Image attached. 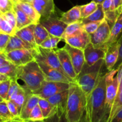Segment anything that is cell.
<instances>
[{"label": "cell", "instance_id": "cell-1", "mask_svg": "<svg viewBox=\"0 0 122 122\" xmlns=\"http://www.w3.org/2000/svg\"><path fill=\"white\" fill-rule=\"evenodd\" d=\"M105 74L103 75L100 74L93 89L86 98L83 121L105 122Z\"/></svg>", "mask_w": 122, "mask_h": 122}, {"label": "cell", "instance_id": "cell-2", "mask_svg": "<svg viewBox=\"0 0 122 122\" xmlns=\"http://www.w3.org/2000/svg\"><path fill=\"white\" fill-rule=\"evenodd\" d=\"M86 106V97L80 86L71 82L65 118L68 122H79L83 117Z\"/></svg>", "mask_w": 122, "mask_h": 122}, {"label": "cell", "instance_id": "cell-3", "mask_svg": "<svg viewBox=\"0 0 122 122\" xmlns=\"http://www.w3.org/2000/svg\"><path fill=\"white\" fill-rule=\"evenodd\" d=\"M17 79L23 81L25 86L32 92L38 90L45 80L44 74L35 60L17 66Z\"/></svg>", "mask_w": 122, "mask_h": 122}, {"label": "cell", "instance_id": "cell-4", "mask_svg": "<svg viewBox=\"0 0 122 122\" xmlns=\"http://www.w3.org/2000/svg\"><path fill=\"white\" fill-rule=\"evenodd\" d=\"M104 64V59H100L89 66L84 63L80 73L75 79V82L80 86L86 98L89 95L100 76L102 67Z\"/></svg>", "mask_w": 122, "mask_h": 122}, {"label": "cell", "instance_id": "cell-5", "mask_svg": "<svg viewBox=\"0 0 122 122\" xmlns=\"http://www.w3.org/2000/svg\"><path fill=\"white\" fill-rule=\"evenodd\" d=\"M117 70L108 71L105 74L106 100H105V122H108L109 116L118 92V83L117 76Z\"/></svg>", "mask_w": 122, "mask_h": 122}, {"label": "cell", "instance_id": "cell-6", "mask_svg": "<svg viewBox=\"0 0 122 122\" xmlns=\"http://www.w3.org/2000/svg\"><path fill=\"white\" fill-rule=\"evenodd\" d=\"M69 83L44 80L42 82L40 88L33 92L32 94L38 95L39 98L47 99L55 94L69 89Z\"/></svg>", "mask_w": 122, "mask_h": 122}, {"label": "cell", "instance_id": "cell-7", "mask_svg": "<svg viewBox=\"0 0 122 122\" xmlns=\"http://www.w3.org/2000/svg\"><path fill=\"white\" fill-rule=\"evenodd\" d=\"M35 49H19L4 54L8 61L17 66H19L27 64L35 60Z\"/></svg>", "mask_w": 122, "mask_h": 122}, {"label": "cell", "instance_id": "cell-8", "mask_svg": "<svg viewBox=\"0 0 122 122\" xmlns=\"http://www.w3.org/2000/svg\"><path fill=\"white\" fill-rule=\"evenodd\" d=\"M68 97V89H67L55 94L47 99L52 107L51 117L56 116L57 118L61 119V117L65 114L67 109Z\"/></svg>", "mask_w": 122, "mask_h": 122}, {"label": "cell", "instance_id": "cell-9", "mask_svg": "<svg viewBox=\"0 0 122 122\" xmlns=\"http://www.w3.org/2000/svg\"><path fill=\"white\" fill-rule=\"evenodd\" d=\"M111 27L104 19L95 32L90 34V43L96 48H100L108 41L110 35Z\"/></svg>", "mask_w": 122, "mask_h": 122}, {"label": "cell", "instance_id": "cell-10", "mask_svg": "<svg viewBox=\"0 0 122 122\" xmlns=\"http://www.w3.org/2000/svg\"><path fill=\"white\" fill-rule=\"evenodd\" d=\"M38 63L41 70L44 74V78L45 81H53V82H66V83H71L74 82L75 81L71 79L67 76L63 75L62 72L59 70L49 66L47 64L44 63L38 60H35Z\"/></svg>", "mask_w": 122, "mask_h": 122}, {"label": "cell", "instance_id": "cell-11", "mask_svg": "<svg viewBox=\"0 0 122 122\" xmlns=\"http://www.w3.org/2000/svg\"><path fill=\"white\" fill-rule=\"evenodd\" d=\"M41 24L48 31L50 35L61 37L63 35L67 25L61 21L59 19L50 16L43 18L39 21Z\"/></svg>", "mask_w": 122, "mask_h": 122}, {"label": "cell", "instance_id": "cell-12", "mask_svg": "<svg viewBox=\"0 0 122 122\" xmlns=\"http://www.w3.org/2000/svg\"><path fill=\"white\" fill-rule=\"evenodd\" d=\"M71 58L72 64L77 75H78L85 63L83 50L71 46L67 43L63 46Z\"/></svg>", "mask_w": 122, "mask_h": 122}, {"label": "cell", "instance_id": "cell-13", "mask_svg": "<svg viewBox=\"0 0 122 122\" xmlns=\"http://www.w3.org/2000/svg\"><path fill=\"white\" fill-rule=\"evenodd\" d=\"M54 50L56 54L58 56L59 61L65 73L67 74L68 77H70L75 82V79L77 75L75 73L74 67L71 60V58L67 51L63 48H56Z\"/></svg>", "mask_w": 122, "mask_h": 122}, {"label": "cell", "instance_id": "cell-14", "mask_svg": "<svg viewBox=\"0 0 122 122\" xmlns=\"http://www.w3.org/2000/svg\"><path fill=\"white\" fill-rule=\"evenodd\" d=\"M85 63L89 66H92L100 59H104L105 52L100 48L94 47L90 42L83 50Z\"/></svg>", "mask_w": 122, "mask_h": 122}, {"label": "cell", "instance_id": "cell-15", "mask_svg": "<svg viewBox=\"0 0 122 122\" xmlns=\"http://www.w3.org/2000/svg\"><path fill=\"white\" fill-rule=\"evenodd\" d=\"M64 41L71 46L83 50L90 42V35L84 30L65 38Z\"/></svg>", "mask_w": 122, "mask_h": 122}, {"label": "cell", "instance_id": "cell-16", "mask_svg": "<svg viewBox=\"0 0 122 122\" xmlns=\"http://www.w3.org/2000/svg\"><path fill=\"white\" fill-rule=\"evenodd\" d=\"M116 76H117L118 83V92H117V96L112 105L107 122H111L112 118L117 114V112L122 108V64L117 69Z\"/></svg>", "mask_w": 122, "mask_h": 122}, {"label": "cell", "instance_id": "cell-17", "mask_svg": "<svg viewBox=\"0 0 122 122\" xmlns=\"http://www.w3.org/2000/svg\"><path fill=\"white\" fill-rule=\"evenodd\" d=\"M31 4L40 14L41 17H49L55 13L53 0H33Z\"/></svg>", "mask_w": 122, "mask_h": 122}, {"label": "cell", "instance_id": "cell-18", "mask_svg": "<svg viewBox=\"0 0 122 122\" xmlns=\"http://www.w3.org/2000/svg\"><path fill=\"white\" fill-rule=\"evenodd\" d=\"M39 97L30 92L27 95L25 101L22 107L20 114V119L22 122H29V116L35 106L38 103Z\"/></svg>", "mask_w": 122, "mask_h": 122}, {"label": "cell", "instance_id": "cell-19", "mask_svg": "<svg viewBox=\"0 0 122 122\" xmlns=\"http://www.w3.org/2000/svg\"><path fill=\"white\" fill-rule=\"evenodd\" d=\"M122 35V12L118 17L116 22L111 28L110 38L108 41L102 46L101 48L106 51L110 45L117 42Z\"/></svg>", "mask_w": 122, "mask_h": 122}, {"label": "cell", "instance_id": "cell-20", "mask_svg": "<svg viewBox=\"0 0 122 122\" xmlns=\"http://www.w3.org/2000/svg\"><path fill=\"white\" fill-rule=\"evenodd\" d=\"M35 24L32 23L27 26L18 30L15 32L16 35L22 39L27 44L31 45L33 48H37V45L35 43L34 37V28Z\"/></svg>", "mask_w": 122, "mask_h": 122}, {"label": "cell", "instance_id": "cell-21", "mask_svg": "<svg viewBox=\"0 0 122 122\" xmlns=\"http://www.w3.org/2000/svg\"><path fill=\"white\" fill-rule=\"evenodd\" d=\"M118 56V42L111 44L107 48L104 58V64L108 71L112 70Z\"/></svg>", "mask_w": 122, "mask_h": 122}, {"label": "cell", "instance_id": "cell-22", "mask_svg": "<svg viewBox=\"0 0 122 122\" xmlns=\"http://www.w3.org/2000/svg\"><path fill=\"white\" fill-rule=\"evenodd\" d=\"M13 2L27 15V16L32 20L33 23L37 24L39 23L41 20V15L35 9L32 4L24 1H13Z\"/></svg>", "mask_w": 122, "mask_h": 122}, {"label": "cell", "instance_id": "cell-23", "mask_svg": "<svg viewBox=\"0 0 122 122\" xmlns=\"http://www.w3.org/2000/svg\"><path fill=\"white\" fill-rule=\"evenodd\" d=\"M33 48L29 44H27L25 41L20 39L15 34L11 35L8 40V43L5 48L3 52L4 53L9 51L19 49H33Z\"/></svg>", "mask_w": 122, "mask_h": 122}, {"label": "cell", "instance_id": "cell-24", "mask_svg": "<svg viewBox=\"0 0 122 122\" xmlns=\"http://www.w3.org/2000/svg\"><path fill=\"white\" fill-rule=\"evenodd\" d=\"M59 19L67 25L77 21H81V17L80 5L75 6L68 11L63 13Z\"/></svg>", "mask_w": 122, "mask_h": 122}, {"label": "cell", "instance_id": "cell-25", "mask_svg": "<svg viewBox=\"0 0 122 122\" xmlns=\"http://www.w3.org/2000/svg\"><path fill=\"white\" fill-rule=\"evenodd\" d=\"M13 11L15 14L16 19V31L33 23L27 15L14 3L13 5Z\"/></svg>", "mask_w": 122, "mask_h": 122}, {"label": "cell", "instance_id": "cell-26", "mask_svg": "<svg viewBox=\"0 0 122 122\" xmlns=\"http://www.w3.org/2000/svg\"><path fill=\"white\" fill-rule=\"evenodd\" d=\"M105 19V14L101 4H98L97 8L90 15L84 19H81V22L83 25L90 22L102 21Z\"/></svg>", "mask_w": 122, "mask_h": 122}, {"label": "cell", "instance_id": "cell-27", "mask_svg": "<svg viewBox=\"0 0 122 122\" xmlns=\"http://www.w3.org/2000/svg\"><path fill=\"white\" fill-rule=\"evenodd\" d=\"M50 34L45 27L40 23L35 24L34 28V37L35 43L37 45H39L44 41H45Z\"/></svg>", "mask_w": 122, "mask_h": 122}, {"label": "cell", "instance_id": "cell-28", "mask_svg": "<svg viewBox=\"0 0 122 122\" xmlns=\"http://www.w3.org/2000/svg\"><path fill=\"white\" fill-rule=\"evenodd\" d=\"M82 30H83V25L81 24V21L69 24L67 25L63 35L61 36V38L63 40L65 38L77 34Z\"/></svg>", "mask_w": 122, "mask_h": 122}, {"label": "cell", "instance_id": "cell-29", "mask_svg": "<svg viewBox=\"0 0 122 122\" xmlns=\"http://www.w3.org/2000/svg\"><path fill=\"white\" fill-rule=\"evenodd\" d=\"M42 114L44 118V120L51 117V112H52V107L47 99L39 98L38 103Z\"/></svg>", "mask_w": 122, "mask_h": 122}, {"label": "cell", "instance_id": "cell-30", "mask_svg": "<svg viewBox=\"0 0 122 122\" xmlns=\"http://www.w3.org/2000/svg\"><path fill=\"white\" fill-rule=\"evenodd\" d=\"M0 118L2 122H14V117L10 112L6 100L0 102Z\"/></svg>", "mask_w": 122, "mask_h": 122}, {"label": "cell", "instance_id": "cell-31", "mask_svg": "<svg viewBox=\"0 0 122 122\" xmlns=\"http://www.w3.org/2000/svg\"><path fill=\"white\" fill-rule=\"evenodd\" d=\"M17 66L10 63L7 65L0 67V73L8 76L10 79H17Z\"/></svg>", "mask_w": 122, "mask_h": 122}, {"label": "cell", "instance_id": "cell-32", "mask_svg": "<svg viewBox=\"0 0 122 122\" xmlns=\"http://www.w3.org/2000/svg\"><path fill=\"white\" fill-rule=\"evenodd\" d=\"M62 40L61 37L49 35V36L39 46L42 48L47 49H55L57 48V45L59 42Z\"/></svg>", "mask_w": 122, "mask_h": 122}, {"label": "cell", "instance_id": "cell-33", "mask_svg": "<svg viewBox=\"0 0 122 122\" xmlns=\"http://www.w3.org/2000/svg\"><path fill=\"white\" fill-rule=\"evenodd\" d=\"M97 6H98V4L93 1L87 4L80 5L81 19L86 18L90 15L96 10Z\"/></svg>", "mask_w": 122, "mask_h": 122}, {"label": "cell", "instance_id": "cell-34", "mask_svg": "<svg viewBox=\"0 0 122 122\" xmlns=\"http://www.w3.org/2000/svg\"><path fill=\"white\" fill-rule=\"evenodd\" d=\"M29 122H37L44 121V118L42 114L41 110L39 108L38 104L35 106L34 108L31 111L29 116Z\"/></svg>", "mask_w": 122, "mask_h": 122}, {"label": "cell", "instance_id": "cell-35", "mask_svg": "<svg viewBox=\"0 0 122 122\" xmlns=\"http://www.w3.org/2000/svg\"><path fill=\"white\" fill-rule=\"evenodd\" d=\"M0 32L11 36L15 34L16 30L7 20L1 17L0 20Z\"/></svg>", "mask_w": 122, "mask_h": 122}, {"label": "cell", "instance_id": "cell-36", "mask_svg": "<svg viewBox=\"0 0 122 122\" xmlns=\"http://www.w3.org/2000/svg\"><path fill=\"white\" fill-rule=\"evenodd\" d=\"M10 112L14 117V122H22L20 119V112L15 104L11 100H6Z\"/></svg>", "mask_w": 122, "mask_h": 122}, {"label": "cell", "instance_id": "cell-37", "mask_svg": "<svg viewBox=\"0 0 122 122\" xmlns=\"http://www.w3.org/2000/svg\"><path fill=\"white\" fill-rule=\"evenodd\" d=\"M10 83V79L0 82V97L4 100H6L7 98Z\"/></svg>", "mask_w": 122, "mask_h": 122}, {"label": "cell", "instance_id": "cell-38", "mask_svg": "<svg viewBox=\"0 0 122 122\" xmlns=\"http://www.w3.org/2000/svg\"><path fill=\"white\" fill-rule=\"evenodd\" d=\"M14 2L13 0H0V13L2 14L13 10Z\"/></svg>", "mask_w": 122, "mask_h": 122}, {"label": "cell", "instance_id": "cell-39", "mask_svg": "<svg viewBox=\"0 0 122 122\" xmlns=\"http://www.w3.org/2000/svg\"><path fill=\"white\" fill-rule=\"evenodd\" d=\"M1 16L10 24L11 26L13 27V29H14L16 32V19L15 14L13 11V10L2 14Z\"/></svg>", "mask_w": 122, "mask_h": 122}, {"label": "cell", "instance_id": "cell-40", "mask_svg": "<svg viewBox=\"0 0 122 122\" xmlns=\"http://www.w3.org/2000/svg\"><path fill=\"white\" fill-rule=\"evenodd\" d=\"M20 87H21V85H19V83H18L17 79H11L10 85L9 90H8V95H7L6 100H9L13 94H15L20 89Z\"/></svg>", "mask_w": 122, "mask_h": 122}, {"label": "cell", "instance_id": "cell-41", "mask_svg": "<svg viewBox=\"0 0 122 122\" xmlns=\"http://www.w3.org/2000/svg\"><path fill=\"white\" fill-rule=\"evenodd\" d=\"M102 21H96V22H90L84 24L83 25V29L88 34H91L95 32L96 30L98 29V26Z\"/></svg>", "mask_w": 122, "mask_h": 122}, {"label": "cell", "instance_id": "cell-42", "mask_svg": "<svg viewBox=\"0 0 122 122\" xmlns=\"http://www.w3.org/2000/svg\"><path fill=\"white\" fill-rule=\"evenodd\" d=\"M118 45V56L116 63L112 70H117L120 66L122 64V35L117 41Z\"/></svg>", "mask_w": 122, "mask_h": 122}, {"label": "cell", "instance_id": "cell-43", "mask_svg": "<svg viewBox=\"0 0 122 122\" xmlns=\"http://www.w3.org/2000/svg\"><path fill=\"white\" fill-rule=\"evenodd\" d=\"M10 35L5 33H0V52H3L8 43Z\"/></svg>", "mask_w": 122, "mask_h": 122}, {"label": "cell", "instance_id": "cell-44", "mask_svg": "<svg viewBox=\"0 0 122 122\" xmlns=\"http://www.w3.org/2000/svg\"><path fill=\"white\" fill-rule=\"evenodd\" d=\"M111 10H115L121 14L122 12V0H112L111 4Z\"/></svg>", "mask_w": 122, "mask_h": 122}, {"label": "cell", "instance_id": "cell-45", "mask_svg": "<svg viewBox=\"0 0 122 122\" xmlns=\"http://www.w3.org/2000/svg\"><path fill=\"white\" fill-rule=\"evenodd\" d=\"M101 4L103 10H104V12L105 13V12L107 11L110 10L111 9V4H112V0H104Z\"/></svg>", "mask_w": 122, "mask_h": 122}, {"label": "cell", "instance_id": "cell-46", "mask_svg": "<svg viewBox=\"0 0 122 122\" xmlns=\"http://www.w3.org/2000/svg\"><path fill=\"white\" fill-rule=\"evenodd\" d=\"M11 63L10 62L8 61L6 58V56L4 52H0V67L3 66L7 65V64Z\"/></svg>", "mask_w": 122, "mask_h": 122}, {"label": "cell", "instance_id": "cell-47", "mask_svg": "<svg viewBox=\"0 0 122 122\" xmlns=\"http://www.w3.org/2000/svg\"><path fill=\"white\" fill-rule=\"evenodd\" d=\"M111 122H122V108L112 118Z\"/></svg>", "mask_w": 122, "mask_h": 122}, {"label": "cell", "instance_id": "cell-48", "mask_svg": "<svg viewBox=\"0 0 122 122\" xmlns=\"http://www.w3.org/2000/svg\"><path fill=\"white\" fill-rule=\"evenodd\" d=\"M10 79L8 76H6V75H3V74L0 73V82H2V81H6V80L8 79Z\"/></svg>", "mask_w": 122, "mask_h": 122}, {"label": "cell", "instance_id": "cell-49", "mask_svg": "<svg viewBox=\"0 0 122 122\" xmlns=\"http://www.w3.org/2000/svg\"><path fill=\"white\" fill-rule=\"evenodd\" d=\"M93 1L95 2L97 4H102L104 0H92Z\"/></svg>", "mask_w": 122, "mask_h": 122}, {"label": "cell", "instance_id": "cell-50", "mask_svg": "<svg viewBox=\"0 0 122 122\" xmlns=\"http://www.w3.org/2000/svg\"><path fill=\"white\" fill-rule=\"evenodd\" d=\"M33 1V0H22V1H24V2H29V3H32V2Z\"/></svg>", "mask_w": 122, "mask_h": 122}, {"label": "cell", "instance_id": "cell-51", "mask_svg": "<svg viewBox=\"0 0 122 122\" xmlns=\"http://www.w3.org/2000/svg\"><path fill=\"white\" fill-rule=\"evenodd\" d=\"M4 100H3V99H2V98H1V97H0V102H1V101H4Z\"/></svg>", "mask_w": 122, "mask_h": 122}, {"label": "cell", "instance_id": "cell-52", "mask_svg": "<svg viewBox=\"0 0 122 122\" xmlns=\"http://www.w3.org/2000/svg\"><path fill=\"white\" fill-rule=\"evenodd\" d=\"M13 1H22V0H13Z\"/></svg>", "mask_w": 122, "mask_h": 122}, {"label": "cell", "instance_id": "cell-53", "mask_svg": "<svg viewBox=\"0 0 122 122\" xmlns=\"http://www.w3.org/2000/svg\"><path fill=\"white\" fill-rule=\"evenodd\" d=\"M1 17H2V16H1V13H0V20H1Z\"/></svg>", "mask_w": 122, "mask_h": 122}, {"label": "cell", "instance_id": "cell-54", "mask_svg": "<svg viewBox=\"0 0 122 122\" xmlns=\"http://www.w3.org/2000/svg\"><path fill=\"white\" fill-rule=\"evenodd\" d=\"M0 122H2V119H1V118H0Z\"/></svg>", "mask_w": 122, "mask_h": 122}, {"label": "cell", "instance_id": "cell-55", "mask_svg": "<svg viewBox=\"0 0 122 122\" xmlns=\"http://www.w3.org/2000/svg\"><path fill=\"white\" fill-rule=\"evenodd\" d=\"M0 33H1V32H0Z\"/></svg>", "mask_w": 122, "mask_h": 122}, {"label": "cell", "instance_id": "cell-56", "mask_svg": "<svg viewBox=\"0 0 122 122\" xmlns=\"http://www.w3.org/2000/svg\"></svg>", "mask_w": 122, "mask_h": 122}, {"label": "cell", "instance_id": "cell-57", "mask_svg": "<svg viewBox=\"0 0 122 122\" xmlns=\"http://www.w3.org/2000/svg\"></svg>", "mask_w": 122, "mask_h": 122}]
</instances>
